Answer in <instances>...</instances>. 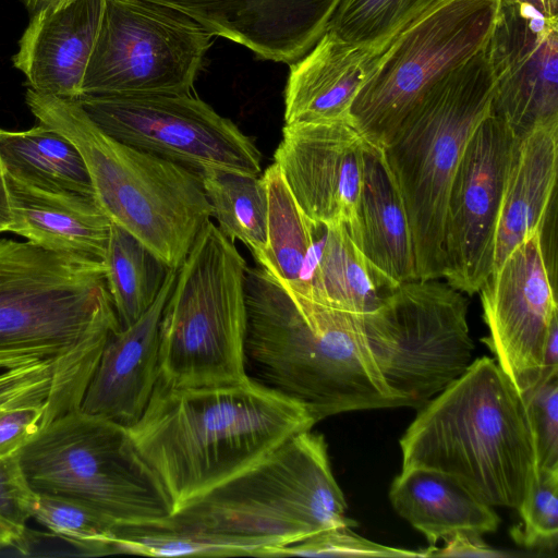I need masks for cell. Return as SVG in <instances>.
<instances>
[{
  "instance_id": "obj_5",
  "label": "cell",
  "mask_w": 558,
  "mask_h": 558,
  "mask_svg": "<svg viewBox=\"0 0 558 558\" xmlns=\"http://www.w3.org/2000/svg\"><path fill=\"white\" fill-rule=\"evenodd\" d=\"M417 410L400 439L402 469L437 470L493 507L520 508L534 441L523 397L494 359L472 361Z\"/></svg>"
},
{
  "instance_id": "obj_32",
  "label": "cell",
  "mask_w": 558,
  "mask_h": 558,
  "mask_svg": "<svg viewBox=\"0 0 558 558\" xmlns=\"http://www.w3.org/2000/svg\"><path fill=\"white\" fill-rule=\"evenodd\" d=\"M32 519L88 556L116 554L118 525L96 509L74 499L37 494Z\"/></svg>"
},
{
  "instance_id": "obj_41",
  "label": "cell",
  "mask_w": 558,
  "mask_h": 558,
  "mask_svg": "<svg viewBox=\"0 0 558 558\" xmlns=\"http://www.w3.org/2000/svg\"><path fill=\"white\" fill-rule=\"evenodd\" d=\"M12 225L8 189L3 169L0 162V232L9 231Z\"/></svg>"
},
{
  "instance_id": "obj_37",
  "label": "cell",
  "mask_w": 558,
  "mask_h": 558,
  "mask_svg": "<svg viewBox=\"0 0 558 558\" xmlns=\"http://www.w3.org/2000/svg\"><path fill=\"white\" fill-rule=\"evenodd\" d=\"M442 548H435L430 557H505L507 554L488 546L481 535L458 533L446 539Z\"/></svg>"
},
{
  "instance_id": "obj_11",
  "label": "cell",
  "mask_w": 558,
  "mask_h": 558,
  "mask_svg": "<svg viewBox=\"0 0 558 558\" xmlns=\"http://www.w3.org/2000/svg\"><path fill=\"white\" fill-rule=\"evenodd\" d=\"M500 0H441L379 56L351 114L369 142L384 145L423 96L485 49Z\"/></svg>"
},
{
  "instance_id": "obj_16",
  "label": "cell",
  "mask_w": 558,
  "mask_h": 558,
  "mask_svg": "<svg viewBox=\"0 0 558 558\" xmlns=\"http://www.w3.org/2000/svg\"><path fill=\"white\" fill-rule=\"evenodd\" d=\"M484 342L517 389L524 393L542 378L543 350L558 317L537 232L521 242L481 287Z\"/></svg>"
},
{
  "instance_id": "obj_12",
  "label": "cell",
  "mask_w": 558,
  "mask_h": 558,
  "mask_svg": "<svg viewBox=\"0 0 558 558\" xmlns=\"http://www.w3.org/2000/svg\"><path fill=\"white\" fill-rule=\"evenodd\" d=\"M214 35L150 0H105L82 95L191 94Z\"/></svg>"
},
{
  "instance_id": "obj_30",
  "label": "cell",
  "mask_w": 558,
  "mask_h": 558,
  "mask_svg": "<svg viewBox=\"0 0 558 558\" xmlns=\"http://www.w3.org/2000/svg\"><path fill=\"white\" fill-rule=\"evenodd\" d=\"M211 217L231 241H241L253 257L260 254L267 240V190L263 177L225 170L202 175Z\"/></svg>"
},
{
  "instance_id": "obj_14",
  "label": "cell",
  "mask_w": 558,
  "mask_h": 558,
  "mask_svg": "<svg viewBox=\"0 0 558 558\" xmlns=\"http://www.w3.org/2000/svg\"><path fill=\"white\" fill-rule=\"evenodd\" d=\"M514 134L490 111L466 142L449 192L444 279L478 293L493 270L495 233Z\"/></svg>"
},
{
  "instance_id": "obj_1",
  "label": "cell",
  "mask_w": 558,
  "mask_h": 558,
  "mask_svg": "<svg viewBox=\"0 0 558 558\" xmlns=\"http://www.w3.org/2000/svg\"><path fill=\"white\" fill-rule=\"evenodd\" d=\"M119 328L102 262L0 240V414L80 410Z\"/></svg>"
},
{
  "instance_id": "obj_42",
  "label": "cell",
  "mask_w": 558,
  "mask_h": 558,
  "mask_svg": "<svg viewBox=\"0 0 558 558\" xmlns=\"http://www.w3.org/2000/svg\"><path fill=\"white\" fill-rule=\"evenodd\" d=\"M28 11L29 17L36 15L43 10L58 3L61 0H21Z\"/></svg>"
},
{
  "instance_id": "obj_19",
  "label": "cell",
  "mask_w": 558,
  "mask_h": 558,
  "mask_svg": "<svg viewBox=\"0 0 558 558\" xmlns=\"http://www.w3.org/2000/svg\"><path fill=\"white\" fill-rule=\"evenodd\" d=\"M177 269L169 270L151 306L107 339L80 410L125 428L142 416L158 380L159 325Z\"/></svg>"
},
{
  "instance_id": "obj_10",
  "label": "cell",
  "mask_w": 558,
  "mask_h": 558,
  "mask_svg": "<svg viewBox=\"0 0 558 558\" xmlns=\"http://www.w3.org/2000/svg\"><path fill=\"white\" fill-rule=\"evenodd\" d=\"M468 305L447 282L417 279L387 291L363 315L377 366L408 407L425 404L472 363Z\"/></svg>"
},
{
  "instance_id": "obj_43",
  "label": "cell",
  "mask_w": 558,
  "mask_h": 558,
  "mask_svg": "<svg viewBox=\"0 0 558 558\" xmlns=\"http://www.w3.org/2000/svg\"><path fill=\"white\" fill-rule=\"evenodd\" d=\"M507 1H511V2H526V3H530L532 5H534L535 8H537L538 10H541L542 12H544L545 14L547 15H555L550 12L547 3L545 0H507Z\"/></svg>"
},
{
  "instance_id": "obj_20",
  "label": "cell",
  "mask_w": 558,
  "mask_h": 558,
  "mask_svg": "<svg viewBox=\"0 0 558 558\" xmlns=\"http://www.w3.org/2000/svg\"><path fill=\"white\" fill-rule=\"evenodd\" d=\"M105 0H61L29 17L12 57L29 88L76 100L99 31Z\"/></svg>"
},
{
  "instance_id": "obj_3",
  "label": "cell",
  "mask_w": 558,
  "mask_h": 558,
  "mask_svg": "<svg viewBox=\"0 0 558 558\" xmlns=\"http://www.w3.org/2000/svg\"><path fill=\"white\" fill-rule=\"evenodd\" d=\"M245 360L259 383L303 405L318 422L356 410L408 407L385 381L363 315L330 307L246 269Z\"/></svg>"
},
{
  "instance_id": "obj_9",
  "label": "cell",
  "mask_w": 558,
  "mask_h": 558,
  "mask_svg": "<svg viewBox=\"0 0 558 558\" xmlns=\"http://www.w3.org/2000/svg\"><path fill=\"white\" fill-rule=\"evenodd\" d=\"M37 494L81 501L118 526L169 517L173 504L129 429L76 410L54 420L20 451Z\"/></svg>"
},
{
  "instance_id": "obj_29",
  "label": "cell",
  "mask_w": 558,
  "mask_h": 558,
  "mask_svg": "<svg viewBox=\"0 0 558 558\" xmlns=\"http://www.w3.org/2000/svg\"><path fill=\"white\" fill-rule=\"evenodd\" d=\"M104 265L120 328H126L151 306L170 268L112 221Z\"/></svg>"
},
{
  "instance_id": "obj_25",
  "label": "cell",
  "mask_w": 558,
  "mask_h": 558,
  "mask_svg": "<svg viewBox=\"0 0 558 558\" xmlns=\"http://www.w3.org/2000/svg\"><path fill=\"white\" fill-rule=\"evenodd\" d=\"M389 498L395 510L435 546L458 533L483 536L500 518L457 478L437 470L407 468L393 480Z\"/></svg>"
},
{
  "instance_id": "obj_13",
  "label": "cell",
  "mask_w": 558,
  "mask_h": 558,
  "mask_svg": "<svg viewBox=\"0 0 558 558\" xmlns=\"http://www.w3.org/2000/svg\"><path fill=\"white\" fill-rule=\"evenodd\" d=\"M76 101L112 138L199 175L209 170L258 175L255 142L191 94L81 95Z\"/></svg>"
},
{
  "instance_id": "obj_27",
  "label": "cell",
  "mask_w": 558,
  "mask_h": 558,
  "mask_svg": "<svg viewBox=\"0 0 558 558\" xmlns=\"http://www.w3.org/2000/svg\"><path fill=\"white\" fill-rule=\"evenodd\" d=\"M0 162L3 173L20 182L95 195L77 147L41 122L26 131L0 129Z\"/></svg>"
},
{
  "instance_id": "obj_26",
  "label": "cell",
  "mask_w": 558,
  "mask_h": 558,
  "mask_svg": "<svg viewBox=\"0 0 558 558\" xmlns=\"http://www.w3.org/2000/svg\"><path fill=\"white\" fill-rule=\"evenodd\" d=\"M267 190V240L254 259L284 288L305 296L323 242L324 225L312 221L272 162L262 175Z\"/></svg>"
},
{
  "instance_id": "obj_24",
  "label": "cell",
  "mask_w": 558,
  "mask_h": 558,
  "mask_svg": "<svg viewBox=\"0 0 558 558\" xmlns=\"http://www.w3.org/2000/svg\"><path fill=\"white\" fill-rule=\"evenodd\" d=\"M359 215L360 248L379 289L387 292L417 280L412 236L400 191L383 145L369 141Z\"/></svg>"
},
{
  "instance_id": "obj_4",
  "label": "cell",
  "mask_w": 558,
  "mask_h": 558,
  "mask_svg": "<svg viewBox=\"0 0 558 558\" xmlns=\"http://www.w3.org/2000/svg\"><path fill=\"white\" fill-rule=\"evenodd\" d=\"M344 495L332 474L323 435L305 430L245 470L147 523L195 543L202 556H255L338 526Z\"/></svg>"
},
{
  "instance_id": "obj_6",
  "label": "cell",
  "mask_w": 558,
  "mask_h": 558,
  "mask_svg": "<svg viewBox=\"0 0 558 558\" xmlns=\"http://www.w3.org/2000/svg\"><path fill=\"white\" fill-rule=\"evenodd\" d=\"M25 99L38 122L77 147L95 196L110 220L178 270L211 218L202 177L112 138L76 100L43 95L29 87Z\"/></svg>"
},
{
  "instance_id": "obj_2",
  "label": "cell",
  "mask_w": 558,
  "mask_h": 558,
  "mask_svg": "<svg viewBox=\"0 0 558 558\" xmlns=\"http://www.w3.org/2000/svg\"><path fill=\"white\" fill-rule=\"evenodd\" d=\"M316 423L303 405L247 376L197 387L158 379L142 416L128 429L174 511Z\"/></svg>"
},
{
  "instance_id": "obj_35",
  "label": "cell",
  "mask_w": 558,
  "mask_h": 558,
  "mask_svg": "<svg viewBox=\"0 0 558 558\" xmlns=\"http://www.w3.org/2000/svg\"><path fill=\"white\" fill-rule=\"evenodd\" d=\"M521 395L534 441L535 468H558V377Z\"/></svg>"
},
{
  "instance_id": "obj_40",
  "label": "cell",
  "mask_w": 558,
  "mask_h": 558,
  "mask_svg": "<svg viewBox=\"0 0 558 558\" xmlns=\"http://www.w3.org/2000/svg\"><path fill=\"white\" fill-rule=\"evenodd\" d=\"M26 544V534H23L15 527L0 519V549L3 548H23Z\"/></svg>"
},
{
  "instance_id": "obj_34",
  "label": "cell",
  "mask_w": 558,
  "mask_h": 558,
  "mask_svg": "<svg viewBox=\"0 0 558 558\" xmlns=\"http://www.w3.org/2000/svg\"><path fill=\"white\" fill-rule=\"evenodd\" d=\"M426 557V551H414L381 545L338 526L314 534L303 541L267 550L263 557Z\"/></svg>"
},
{
  "instance_id": "obj_7",
  "label": "cell",
  "mask_w": 558,
  "mask_h": 558,
  "mask_svg": "<svg viewBox=\"0 0 558 558\" xmlns=\"http://www.w3.org/2000/svg\"><path fill=\"white\" fill-rule=\"evenodd\" d=\"M493 97L494 76L483 49L433 85L383 145L403 201L420 280L444 278L449 192Z\"/></svg>"
},
{
  "instance_id": "obj_22",
  "label": "cell",
  "mask_w": 558,
  "mask_h": 558,
  "mask_svg": "<svg viewBox=\"0 0 558 558\" xmlns=\"http://www.w3.org/2000/svg\"><path fill=\"white\" fill-rule=\"evenodd\" d=\"M4 178L12 214L10 232L48 250L104 263L111 220L95 195Z\"/></svg>"
},
{
  "instance_id": "obj_39",
  "label": "cell",
  "mask_w": 558,
  "mask_h": 558,
  "mask_svg": "<svg viewBox=\"0 0 558 558\" xmlns=\"http://www.w3.org/2000/svg\"><path fill=\"white\" fill-rule=\"evenodd\" d=\"M554 377H558V317L553 320L544 344L539 383Z\"/></svg>"
},
{
  "instance_id": "obj_33",
  "label": "cell",
  "mask_w": 558,
  "mask_h": 558,
  "mask_svg": "<svg viewBox=\"0 0 558 558\" xmlns=\"http://www.w3.org/2000/svg\"><path fill=\"white\" fill-rule=\"evenodd\" d=\"M523 525L517 539L526 547H551L558 536V468L536 469L518 509Z\"/></svg>"
},
{
  "instance_id": "obj_17",
  "label": "cell",
  "mask_w": 558,
  "mask_h": 558,
  "mask_svg": "<svg viewBox=\"0 0 558 558\" xmlns=\"http://www.w3.org/2000/svg\"><path fill=\"white\" fill-rule=\"evenodd\" d=\"M494 76L492 111L514 136L558 119V17L500 0L486 45Z\"/></svg>"
},
{
  "instance_id": "obj_44",
  "label": "cell",
  "mask_w": 558,
  "mask_h": 558,
  "mask_svg": "<svg viewBox=\"0 0 558 558\" xmlns=\"http://www.w3.org/2000/svg\"><path fill=\"white\" fill-rule=\"evenodd\" d=\"M550 12L555 15H557V5H558V0H545Z\"/></svg>"
},
{
  "instance_id": "obj_36",
  "label": "cell",
  "mask_w": 558,
  "mask_h": 558,
  "mask_svg": "<svg viewBox=\"0 0 558 558\" xmlns=\"http://www.w3.org/2000/svg\"><path fill=\"white\" fill-rule=\"evenodd\" d=\"M36 497L23 472L20 452L0 458V519L26 534Z\"/></svg>"
},
{
  "instance_id": "obj_38",
  "label": "cell",
  "mask_w": 558,
  "mask_h": 558,
  "mask_svg": "<svg viewBox=\"0 0 558 558\" xmlns=\"http://www.w3.org/2000/svg\"><path fill=\"white\" fill-rule=\"evenodd\" d=\"M545 266L554 287L557 283V196H555L537 229Z\"/></svg>"
},
{
  "instance_id": "obj_15",
  "label": "cell",
  "mask_w": 558,
  "mask_h": 558,
  "mask_svg": "<svg viewBox=\"0 0 558 558\" xmlns=\"http://www.w3.org/2000/svg\"><path fill=\"white\" fill-rule=\"evenodd\" d=\"M367 142L349 117L284 124L274 153V162L304 214L319 225H344L359 246Z\"/></svg>"
},
{
  "instance_id": "obj_18",
  "label": "cell",
  "mask_w": 558,
  "mask_h": 558,
  "mask_svg": "<svg viewBox=\"0 0 558 558\" xmlns=\"http://www.w3.org/2000/svg\"><path fill=\"white\" fill-rule=\"evenodd\" d=\"M192 17L258 58L291 64L326 33L340 0H150Z\"/></svg>"
},
{
  "instance_id": "obj_21",
  "label": "cell",
  "mask_w": 558,
  "mask_h": 558,
  "mask_svg": "<svg viewBox=\"0 0 558 558\" xmlns=\"http://www.w3.org/2000/svg\"><path fill=\"white\" fill-rule=\"evenodd\" d=\"M379 56L326 31L306 54L289 64L284 124L352 117V105Z\"/></svg>"
},
{
  "instance_id": "obj_31",
  "label": "cell",
  "mask_w": 558,
  "mask_h": 558,
  "mask_svg": "<svg viewBox=\"0 0 558 558\" xmlns=\"http://www.w3.org/2000/svg\"><path fill=\"white\" fill-rule=\"evenodd\" d=\"M441 0H340L327 31L381 54L409 25Z\"/></svg>"
},
{
  "instance_id": "obj_28",
  "label": "cell",
  "mask_w": 558,
  "mask_h": 558,
  "mask_svg": "<svg viewBox=\"0 0 558 558\" xmlns=\"http://www.w3.org/2000/svg\"><path fill=\"white\" fill-rule=\"evenodd\" d=\"M360 246L344 225H324L323 242L305 298L341 311L364 315L379 302Z\"/></svg>"
},
{
  "instance_id": "obj_8",
  "label": "cell",
  "mask_w": 558,
  "mask_h": 558,
  "mask_svg": "<svg viewBox=\"0 0 558 558\" xmlns=\"http://www.w3.org/2000/svg\"><path fill=\"white\" fill-rule=\"evenodd\" d=\"M246 269L234 242L208 221L180 265L162 310L159 380L197 387L248 376Z\"/></svg>"
},
{
  "instance_id": "obj_23",
  "label": "cell",
  "mask_w": 558,
  "mask_h": 558,
  "mask_svg": "<svg viewBox=\"0 0 558 558\" xmlns=\"http://www.w3.org/2000/svg\"><path fill=\"white\" fill-rule=\"evenodd\" d=\"M558 119L515 136L499 207L493 271L527 236L537 232L557 196Z\"/></svg>"
}]
</instances>
